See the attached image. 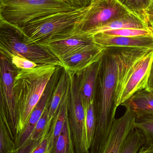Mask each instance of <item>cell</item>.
I'll use <instances>...</instances> for the list:
<instances>
[{
  "label": "cell",
  "mask_w": 153,
  "mask_h": 153,
  "mask_svg": "<svg viewBox=\"0 0 153 153\" xmlns=\"http://www.w3.org/2000/svg\"><path fill=\"white\" fill-rule=\"evenodd\" d=\"M118 69L114 110L146 88L153 60V48H116Z\"/></svg>",
  "instance_id": "6da1fadb"
},
{
  "label": "cell",
  "mask_w": 153,
  "mask_h": 153,
  "mask_svg": "<svg viewBox=\"0 0 153 153\" xmlns=\"http://www.w3.org/2000/svg\"><path fill=\"white\" fill-rule=\"evenodd\" d=\"M116 48H109L102 57L99 75L100 92L94 139L90 153H102L116 120L114 96L116 84Z\"/></svg>",
  "instance_id": "7a4b0ae2"
},
{
  "label": "cell",
  "mask_w": 153,
  "mask_h": 153,
  "mask_svg": "<svg viewBox=\"0 0 153 153\" xmlns=\"http://www.w3.org/2000/svg\"><path fill=\"white\" fill-rule=\"evenodd\" d=\"M58 66L46 65L32 69H17L13 89L18 119L16 140L25 128L32 111Z\"/></svg>",
  "instance_id": "3957f363"
},
{
  "label": "cell",
  "mask_w": 153,
  "mask_h": 153,
  "mask_svg": "<svg viewBox=\"0 0 153 153\" xmlns=\"http://www.w3.org/2000/svg\"><path fill=\"white\" fill-rule=\"evenodd\" d=\"M76 8L65 0H0V17L10 24L24 27L39 18Z\"/></svg>",
  "instance_id": "277c9868"
},
{
  "label": "cell",
  "mask_w": 153,
  "mask_h": 153,
  "mask_svg": "<svg viewBox=\"0 0 153 153\" xmlns=\"http://www.w3.org/2000/svg\"><path fill=\"white\" fill-rule=\"evenodd\" d=\"M89 7L56 13L33 21L21 27L25 42L37 45L73 27L83 18Z\"/></svg>",
  "instance_id": "5b68a950"
},
{
  "label": "cell",
  "mask_w": 153,
  "mask_h": 153,
  "mask_svg": "<svg viewBox=\"0 0 153 153\" xmlns=\"http://www.w3.org/2000/svg\"><path fill=\"white\" fill-rule=\"evenodd\" d=\"M0 53H16L39 65L63 67L60 61L46 48L38 45L26 43L21 28L8 23L1 17Z\"/></svg>",
  "instance_id": "8992f818"
},
{
  "label": "cell",
  "mask_w": 153,
  "mask_h": 153,
  "mask_svg": "<svg viewBox=\"0 0 153 153\" xmlns=\"http://www.w3.org/2000/svg\"><path fill=\"white\" fill-rule=\"evenodd\" d=\"M17 69L3 55L0 57V116L5 123L15 143L18 124L14 95V77Z\"/></svg>",
  "instance_id": "52a82bcc"
},
{
  "label": "cell",
  "mask_w": 153,
  "mask_h": 153,
  "mask_svg": "<svg viewBox=\"0 0 153 153\" xmlns=\"http://www.w3.org/2000/svg\"><path fill=\"white\" fill-rule=\"evenodd\" d=\"M68 74L70 81L68 120L75 152L90 153L87 146L85 111L80 97L77 78L75 74Z\"/></svg>",
  "instance_id": "ba28073f"
},
{
  "label": "cell",
  "mask_w": 153,
  "mask_h": 153,
  "mask_svg": "<svg viewBox=\"0 0 153 153\" xmlns=\"http://www.w3.org/2000/svg\"><path fill=\"white\" fill-rule=\"evenodd\" d=\"M79 23L73 27L37 45L46 48L59 60L66 55L94 43L93 37L82 30Z\"/></svg>",
  "instance_id": "9c48e42d"
},
{
  "label": "cell",
  "mask_w": 153,
  "mask_h": 153,
  "mask_svg": "<svg viewBox=\"0 0 153 153\" xmlns=\"http://www.w3.org/2000/svg\"><path fill=\"white\" fill-rule=\"evenodd\" d=\"M130 11L119 0H93L79 27L87 32Z\"/></svg>",
  "instance_id": "30bf717a"
},
{
  "label": "cell",
  "mask_w": 153,
  "mask_h": 153,
  "mask_svg": "<svg viewBox=\"0 0 153 153\" xmlns=\"http://www.w3.org/2000/svg\"><path fill=\"white\" fill-rule=\"evenodd\" d=\"M107 48L94 42L63 56L59 60L63 69L67 72L78 75L87 67L100 60Z\"/></svg>",
  "instance_id": "8fae6325"
},
{
  "label": "cell",
  "mask_w": 153,
  "mask_h": 153,
  "mask_svg": "<svg viewBox=\"0 0 153 153\" xmlns=\"http://www.w3.org/2000/svg\"><path fill=\"white\" fill-rule=\"evenodd\" d=\"M125 114L116 119L102 153H121L128 137L134 128L136 117L128 106Z\"/></svg>",
  "instance_id": "7c38bea8"
},
{
  "label": "cell",
  "mask_w": 153,
  "mask_h": 153,
  "mask_svg": "<svg viewBox=\"0 0 153 153\" xmlns=\"http://www.w3.org/2000/svg\"><path fill=\"white\" fill-rule=\"evenodd\" d=\"M62 68L58 66L49 82L42 97L32 111L29 119L22 133L15 142V149L22 146L31 137L35 126L45 109L49 106L50 101L59 78V72Z\"/></svg>",
  "instance_id": "4fadbf2b"
},
{
  "label": "cell",
  "mask_w": 153,
  "mask_h": 153,
  "mask_svg": "<svg viewBox=\"0 0 153 153\" xmlns=\"http://www.w3.org/2000/svg\"><path fill=\"white\" fill-rule=\"evenodd\" d=\"M152 27H153V24L150 23L146 11H132L86 32L93 36L99 33L121 29Z\"/></svg>",
  "instance_id": "5bb4252c"
},
{
  "label": "cell",
  "mask_w": 153,
  "mask_h": 153,
  "mask_svg": "<svg viewBox=\"0 0 153 153\" xmlns=\"http://www.w3.org/2000/svg\"><path fill=\"white\" fill-rule=\"evenodd\" d=\"M102 57L76 75L78 89L84 110L94 102L95 89L102 65Z\"/></svg>",
  "instance_id": "9a60e30c"
},
{
  "label": "cell",
  "mask_w": 153,
  "mask_h": 153,
  "mask_svg": "<svg viewBox=\"0 0 153 153\" xmlns=\"http://www.w3.org/2000/svg\"><path fill=\"white\" fill-rule=\"evenodd\" d=\"M96 44L109 48H153V36L128 37L115 36L103 33L93 36Z\"/></svg>",
  "instance_id": "2e32d148"
},
{
  "label": "cell",
  "mask_w": 153,
  "mask_h": 153,
  "mask_svg": "<svg viewBox=\"0 0 153 153\" xmlns=\"http://www.w3.org/2000/svg\"><path fill=\"white\" fill-rule=\"evenodd\" d=\"M122 106L130 108L136 120H153V92L146 90L139 91Z\"/></svg>",
  "instance_id": "e0dca14e"
},
{
  "label": "cell",
  "mask_w": 153,
  "mask_h": 153,
  "mask_svg": "<svg viewBox=\"0 0 153 153\" xmlns=\"http://www.w3.org/2000/svg\"><path fill=\"white\" fill-rule=\"evenodd\" d=\"M70 85V81L65 94L51 123L49 133V153H54L57 138L68 116Z\"/></svg>",
  "instance_id": "ac0fdd59"
},
{
  "label": "cell",
  "mask_w": 153,
  "mask_h": 153,
  "mask_svg": "<svg viewBox=\"0 0 153 153\" xmlns=\"http://www.w3.org/2000/svg\"><path fill=\"white\" fill-rule=\"evenodd\" d=\"M70 83L68 73L63 69L55 88L49 108V121L52 123Z\"/></svg>",
  "instance_id": "d6986e66"
},
{
  "label": "cell",
  "mask_w": 153,
  "mask_h": 153,
  "mask_svg": "<svg viewBox=\"0 0 153 153\" xmlns=\"http://www.w3.org/2000/svg\"><path fill=\"white\" fill-rule=\"evenodd\" d=\"M54 153H75L69 126L68 116L59 135Z\"/></svg>",
  "instance_id": "ffe728a7"
},
{
  "label": "cell",
  "mask_w": 153,
  "mask_h": 153,
  "mask_svg": "<svg viewBox=\"0 0 153 153\" xmlns=\"http://www.w3.org/2000/svg\"><path fill=\"white\" fill-rule=\"evenodd\" d=\"M85 111L87 146L90 152L93 143L97 123V114L94 102L90 104Z\"/></svg>",
  "instance_id": "44dd1931"
},
{
  "label": "cell",
  "mask_w": 153,
  "mask_h": 153,
  "mask_svg": "<svg viewBox=\"0 0 153 153\" xmlns=\"http://www.w3.org/2000/svg\"><path fill=\"white\" fill-rule=\"evenodd\" d=\"M144 146L142 134L134 127L128 137L121 153H137Z\"/></svg>",
  "instance_id": "7402d4cb"
},
{
  "label": "cell",
  "mask_w": 153,
  "mask_h": 153,
  "mask_svg": "<svg viewBox=\"0 0 153 153\" xmlns=\"http://www.w3.org/2000/svg\"><path fill=\"white\" fill-rule=\"evenodd\" d=\"M15 144L4 120L0 117V153H11Z\"/></svg>",
  "instance_id": "603a6c76"
},
{
  "label": "cell",
  "mask_w": 153,
  "mask_h": 153,
  "mask_svg": "<svg viewBox=\"0 0 153 153\" xmlns=\"http://www.w3.org/2000/svg\"><path fill=\"white\" fill-rule=\"evenodd\" d=\"M134 126L142 134L145 146L153 147V120H136Z\"/></svg>",
  "instance_id": "cb8c5ba5"
},
{
  "label": "cell",
  "mask_w": 153,
  "mask_h": 153,
  "mask_svg": "<svg viewBox=\"0 0 153 153\" xmlns=\"http://www.w3.org/2000/svg\"><path fill=\"white\" fill-rule=\"evenodd\" d=\"M49 106L45 109L42 116L38 121L34 131L30 138L33 140H38L42 138L46 133L49 132L51 125V123L49 121Z\"/></svg>",
  "instance_id": "d4e9b609"
},
{
  "label": "cell",
  "mask_w": 153,
  "mask_h": 153,
  "mask_svg": "<svg viewBox=\"0 0 153 153\" xmlns=\"http://www.w3.org/2000/svg\"><path fill=\"white\" fill-rule=\"evenodd\" d=\"M106 35L115 36L132 37L153 36V27L148 29L125 28L102 32Z\"/></svg>",
  "instance_id": "484cf974"
},
{
  "label": "cell",
  "mask_w": 153,
  "mask_h": 153,
  "mask_svg": "<svg viewBox=\"0 0 153 153\" xmlns=\"http://www.w3.org/2000/svg\"><path fill=\"white\" fill-rule=\"evenodd\" d=\"M5 56L16 69H30L40 65L16 53H1Z\"/></svg>",
  "instance_id": "4316f807"
},
{
  "label": "cell",
  "mask_w": 153,
  "mask_h": 153,
  "mask_svg": "<svg viewBox=\"0 0 153 153\" xmlns=\"http://www.w3.org/2000/svg\"><path fill=\"white\" fill-rule=\"evenodd\" d=\"M133 11H146L151 0H119Z\"/></svg>",
  "instance_id": "83f0119b"
},
{
  "label": "cell",
  "mask_w": 153,
  "mask_h": 153,
  "mask_svg": "<svg viewBox=\"0 0 153 153\" xmlns=\"http://www.w3.org/2000/svg\"><path fill=\"white\" fill-rule=\"evenodd\" d=\"M42 138L38 140H33L29 138L22 146L14 150L11 153H31L40 143Z\"/></svg>",
  "instance_id": "f1b7e54d"
},
{
  "label": "cell",
  "mask_w": 153,
  "mask_h": 153,
  "mask_svg": "<svg viewBox=\"0 0 153 153\" xmlns=\"http://www.w3.org/2000/svg\"><path fill=\"white\" fill-rule=\"evenodd\" d=\"M49 133V132L45 134L40 143L33 150L31 153H48Z\"/></svg>",
  "instance_id": "f546056e"
},
{
  "label": "cell",
  "mask_w": 153,
  "mask_h": 153,
  "mask_svg": "<svg viewBox=\"0 0 153 153\" xmlns=\"http://www.w3.org/2000/svg\"><path fill=\"white\" fill-rule=\"evenodd\" d=\"M67 2L75 8H82L89 6L93 0H66Z\"/></svg>",
  "instance_id": "4dcf8cb0"
},
{
  "label": "cell",
  "mask_w": 153,
  "mask_h": 153,
  "mask_svg": "<svg viewBox=\"0 0 153 153\" xmlns=\"http://www.w3.org/2000/svg\"><path fill=\"white\" fill-rule=\"evenodd\" d=\"M145 90L148 91L153 92V60L149 74L147 85L146 88Z\"/></svg>",
  "instance_id": "1f68e13d"
},
{
  "label": "cell",
  "mask_w": 153,
  "mask_h": 153,
  "mask_svg": "<svg viewBox=\"0 0 153 153\" xmlns=\"http://www.w3.org/2000/svg\"><path fill=\"white\" fill-rule=\"evenodd\" d=\"M137 153H153V147L143 146Z\"/></svg>",
  "instance_id": "d6a6232c"
},
{
  "label": "cell",
  "mask_w": 153,
  "mask_h": 153,
  "mask_svg": "<svg viewBox=\"0 0 153 153\" xmlns=\"http://www.w3.org/2000/svg\"><path fill=\"white\" fill-rule=\"evenodd\" d=\"M146 13L150 23L153 24V10L146 11Z\"/></svg>",
  "instance_id": "836d02e7"
},
{
  "label": "cell",
  "mask_w": 153,
  "mask_h": 153,
  "mask_svg": "<svg viewBox=\"0 0 153 153\" xmlns=\"http://www.w3.org/2000/svg\"><path fill=\"white\" fill-rule=\"evenodd\" d=\"M153 10V0L150 1V3L148 5V7L146 8V11Z\"/></svg>",
  "instance_id": "e575fe53"
},
{
  "label": "cell",
  "mask_w": 153,
  "mask_h": 153,
  "mask_svg": "<svg viewBox=\"0 0 153 153\" xmlns=\"http://www.w3.org/2000/svg\"></svg>",
  "instance_id": "d590c367"
},
{
  "label": "cell",
  "mask_w": 153,
  "mask_h": 153,
  "mask_svg": "<svg viewBox=\"0 0 153 153\" xmlns=\"http://www.w3.org/2000/svg\"></svg>",
  "instance_id": "8d00e7d4"
},
{
  "label": "cell",
  "mask_w": 153,
  "mask_h": 153,
  "mask_svg": "<svg viewBox=\"0 0 153 153\" xmlns=\"http://www.w3.org/2000/svg\"><path fill=\"white\" fill-rule=\"evenodd\" d=\"M65 1H66V0H65Z\"/></svg>",
  "instance_id": "74e56055"
},
{
  "label": "cell",
  "mask_w": 153,
  "mask_h": 153,
  "mask_svg": "<svg viewBox=\"0 0 153 153\" xmlns=\"http://www.w3.org/2000/svg\"></svg>",
  "instance_id": "f35d334b"
}]
</instances>
